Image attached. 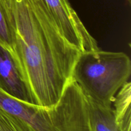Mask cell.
I'll return each instance as SVG.
<instances>
[{
  "mask_svg": "<svg viewBox=\"0 0 131 131\" xmlns=\"http://www.w3.org/2000/svg\"><path fill=\"white\" fill-rule=\"evenodd\" d=\"M0 131H31L17 118L0 110Z\"/></svg>",
  "mask_w": 131,
  "mask_h": 131,
  "instance_id": "obj_9",
  "label": "cell"
},
{
  "mask_svg": "<svg viewBox=\"0 0 131 131\" xmlns=\"http://www.w3.org/2000/svg\"><path fill=\"white\" fill-rule=\"evenodd\" d=\"M14 56L33 104L51 107L72 81L81 51L68 42L40 0H5Z\"/></svg>",
  "mask_w": 131,
  "mask_h": 131,
  "instance_id": "obj_1",
  "label": "cell"
},
{
  "mask_svg": "<svg viewBox=\"0 0 131 131\" xmlns=\"http://www.w3.org/2000/svg\"><path fill=\"white\" fill-rule=\"evenodd\" d=\"M131 61L127 54L99 49L81 52L74 66L72 80L86 97L112 107L115 95L129 81Z\"/></svg>",
  "mask_w": 131,
  "mask_h": 131,
  "instance_id": "obj_3",
  "label": "cell"
},
{
  "mask_svg": "<svg viewBox=\"0 0 131 131\" xmlns=\"http://www.w3.org/2000/svg\"><path fill=\"white\" fill-rule=\"evenodd\" d=\"M0 42L14 54L12 35L6 14L5 0H0Z\"/></svg>",
  "mask_w": 131,
  "mask_h": 131,
  "instance_id": "obj_8",
  "label": "cell"
},
{
  "mask_svg": "<svg viewBox=\"0 0 131 131\" xmlns=\"http://www.w3.org/2000/svg\"><path fill=\"white\" fill-rule=\"evenodd\" d=\"M86 98L88 131H118L113 108Z\"/></svg>",
  "mask_w": 131,
  "mask_h": 131,
  "instance_id": "obj_6",
  "label": "cell"
},
{
  "mask_svg": "<svg viewBox=\"0 0 131 131\" xmlns=\"http://www.w3.org/2000/svg\"><path fill=\"white\" fill-rule=\"evenodd\" d=\"M131 83L128 81L115 96L114 113L118 131H131Z\"/></svg>",
  "mask_w": 131,
  "mask_h": 131,
  "instance_id": "obj_7",
  "label": "cell"
},
{
  "mask_svg": "<svg viewBox=\"0 0 131 131\" xmlns=\"http://www.w3.org/2000/svg\"><path fill=\"white\" fill-rule=\"evenodd\" d=\"M0 110L19 119L31 131H88L86 96L74 80L51 107L20 101L0 89Z\"/></svg>",
  "mask_w": 131,
  "mask_h": 131,
  "instance_id": "obj_2",
  "label": "cell"
},
{
  "mask_svg": "<svg viewBox=\"0 0 131 131\" xmlns=\"http://www.w3.org/2000/svg\"><path fill=\"white\" fill-rule=\"evenodd\" d=\"M0 89L14 99L33 104L15 58L0 42Z\"/></svg>",
  "mask_w": 131,
  "mask_h": 131,
  "instance_id": "obj_5",
  "label": "cell"
},
{
  "mask_svg": "<svg viewBox=\"0 0 131 131\" xmlns=\"http://www.w3.org/2000/svg\"><path fill=\"white\" fill-rule=\"evenodd\" d=\"M40 1L68 42L81 52L100 49L95 38L88 31L69 0Z\"/></svg>",
  "mask_w": 131,
  "mask_h": 131,
  "instance_id": "obj_4",
  "label": "cell"
}]
</instances>
